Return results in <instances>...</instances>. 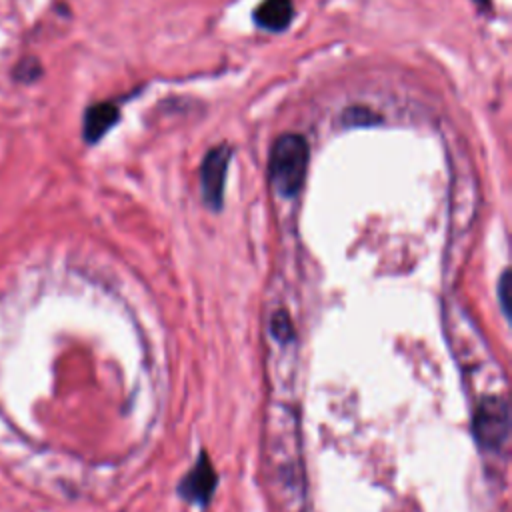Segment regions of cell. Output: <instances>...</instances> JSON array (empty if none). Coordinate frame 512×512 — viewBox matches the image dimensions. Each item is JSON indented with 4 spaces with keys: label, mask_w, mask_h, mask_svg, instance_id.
I'll use <instances>...</instances> for the list:
<instances>
[{
    "label": "cell",
    "mask_w": 512,
    "mask_h": 512,
    "mask_svg": "<svg viewBox=\"0 0 512 512\" xmlns=\"http://www.w3.org/2000/svg\"><path fill=\"white\" fill-rule=\"evenodd\" d=\"M272 332L276 338L280 340H286L290 336V320L286 314L278 312L274 318H272Z\"/></svg>",
    "instance_id": "cell-9"
},
{
    "label": "cell",
    "mask_w": 512,
    "mask_h": 512,
    "mask_svg": "<svg viewBox=\"0 0 512 512\" xmlns=\"http://www.w3.org/2000/svg\"><path fill=\"white\" fill-rule=\"evenodd\" d=\"M252 16L258 28L268 32H282L292 22L294 6L292 0H264Z\"/></svg>",
    "instance_id": "cell-6"
},
{
    "label": "cell",
    "mask_w": 512,
    "mask_h": 512,
    "mask_svg": "<svg viewBox=\"0 0 512 512\" xmlns=\"http://www.w3.org/2000/svg\"><path fill=\"white\" fill-rule=\"evenodd\" d=\"M216 484H218L216 470H214L210 458L202 452L200 458H198V462H196V464L188 470V474L180 480V484H178V494H180L184 500H188V502H192V504L204 508V506L210 502V498H212V494H214V490H216Z\"/></svg>",
    "instance_id": "cell-4"
},
{
    "label": "cell",
    "mask_w": 512,
    "mask_h": 512,
    "mask_svg": "<svg viewBox=\"0 0 512 512\" xmlns=\"http://www.w3.org/2000/svg\"><path fill=\"white\" fill-rule=\"evenodd\" d=\"M40 72H42V70H40V66H38L36 60H22V62L16 66V70H14V78L20 80V82H32L34 78H38Z\"/></svg>",
    "instance_id": "cell-8"
},
{
    "label": "cell",
    "mask_w": 512,
    "mask_h": 512,
    "mask_svg": "<svg viewBox=\"0 0 512 512\" xmlns=\"http://www.w3.org/2000/svg\"><path fill=\"white\" fill-rule=\"evenodd\" d=\"M474 438L484 450H498L510 432L508 404L502 398H484L474 414Z\"/></svg>",
    "instance_id": "cell-2"
},
{
    "label": "cell",
    "mask_w": 512,
    "mask_h": 512,
    "mask_svg": "<svg viewBox=\"0 0 512 512\" xmlns=\"http://www.w3.org/2000/svg\"><path fill=\"white\" fill-rule=\"evenodd\" d=\"M232 158V148L228 144H218L210 148L202 160L200 168V186H202V198L208 208L220 210L222 198H224V182L228 164Z\"/></svg>",
    "instance_id": "cell-3"
},
{
    "label": "cell",
    "mask_w": 512,
    "mask_h": 512,
    "mask_svg": "<svg viewBox=\"0 0 512 512\" xmlns=\"http://www.w3.org/2000/svg\"><path fill=\"white\" fill-rule=\"evenodd\" d=\"M476 4H482V6H486L488 4V0H474Z\"/></svg>",
    "instance_id": "cell-11"
},
{
    "label": "cell",
    "mask_w": 512,
    "mask_h": 512,
    "mask_svg": "<svg viewBox=\"0 0 512 512\" xmlns=\"http://www.w3.org/2000/svg\"><path fill=\"white\" fill-rule=\"evenodd\" d=\"M508 286H510V282H508V274H504V276H502V280H500V288H498L504 314H508Z\"/></svg>",
    "instance_id": "cell-10"
},
{
    "label": "cell",
    "mask_w": 512,
    "mask_h": 512,
    "mask_svg": "<svg viewBox=\"0 0 512 512\" xmlns=\"http://www.w3.org/2000/svg\"><path fill=\"white\" fill-rule=\"evenodd\" d=\"M120 120V110L112 102H96L86 108L82 122V136L86 144L100 142Z\"/></svg>",
    "instance_id": "cell-5"
},
{
    "label": "cell",
    "mask_w": 512,
    "mask_h": 512,
    "mask_svg": "<svg viewBox=\"0 0 512 512\" xmlns=\"http://www.w3.org/2000/svg\"><path fill=\"white\" fill-rule=\"evenodd\" d=\"M310 150L300 134H282L270 148V184L282 198L296 196L304 184Z\"/></svg>",
    "instance_id": "cell-1"
},
{
    "label": "cell",
    "mask_w": 512,
    "mask_h": 512,
    "mask_svg": "<svg viewBox=\"0 0 512 512\" xmlns=\"http://www.w3.org/2000/svg\"><path fill=\"white\" fill-rule=\"evenodd\" d=\"M376 122H380V116L366 106H352L342 112L344 126H368V124H376Z\"/></svg>",
    "instance_id": "cell-7"
}]
</instances>
